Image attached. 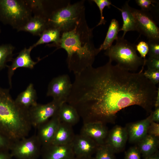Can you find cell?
I'll return each mask as SVG.
<instances>
[{
	"mask_svg": "<svg viewBox=\"0 0 159 159\" xmlns=\"http://www.w3.org/2000/svg\"><path fill=\"white\" fill-rule=\"evenodd\" d=\"M67 102L84 123L108 121L121 110L138 105L151 112L158 92L143 70L132 73L109 60L97 68L90 67L75 74Z\"/></svg>",
	"mask_w": 159,
	"mask_h": 159,
	"instance_id": "1",
	"label": "cell"
},
{
	"mask_svg": "<svg viewBox=\"0 0 159 159\" xmlns=\"http://www.w3.org/2000/svg\"><path fill=\"white\" fill-rule=\"evenodd\" d=\"M93 28L89 27L85 16L72 30L62 33L59 42L55 46L66 51L68 68L75 74L92 66L101 51L93 43Z\"/></svg>",
	"mask_w": 159,
	"mask_h": 159,
	"instance_id": "2",
	"label": "cell"
},
{
	"mask_svg": "<svg viewBox=\"0 0 159 159\" xmlns=\"http://www.w3.org/2000/svg\"><path fill=\"white\" fill-rule=\"evenodd\" d=\"M32 127L28 110L17 105L9 90L0 87V133L14 143L26 137Z\"/></svg>",
	"mask_w": 159,
	"mask_h": 159,
	"instance_id": "3",
	"label": "cell"
},
{
	"mask_svg": "<svg viewBox=\"0 0 159 159\" xmlns=\"http://www.w3.org/2000/svg\"><path fill=\"white\" fill-rule=\"evenodd\" d=\"M84 2L82 0L71 4L70 1H61L47 15L49 28L58 29L61 34L72 30L85 16Z\"/></svg>",
	"mask_w": 159,
	"mask_h": 159,
	"instance_id": "4",
	"label": "cell"
},
{
	"mask_svg": "<svg viewBox=\"0 0 159 159\" xmlns=\"http://www.w3.org/2000/svg\"><path fill=\"white\" fill-rule=\"evenodd\" d=\"M115 44L106 50L104 54L109 60L115 61L122 68L129 71H136L141 66L144 68L145 60L137 54L135 45L123 37H118Z\"/></svg>",
	"mask_w": 159,
	"mask_h": 159,
	"instance_id": "5",
	"label": "cell"
},
{
	"mask_svg": "<svg viewBox=\"0 0 159 159\" xmlns=\"http://www.w3.org/2000/svg\"><path fill=\"white\" fill-rule=\"evenodd\" d=\"M32 12L26 0H0V21L17 31L29 21Z\"/></svg>",
	"mask_w": 159,
	"mask_h": 159,
	"instance_id": "6",
	"label": "cell"
},
{
	"mask_svg": "<svg viewBox=\"0 0 159 159\" xmlns=\"http://www.w3.org/2000/svg\"><path fill=\"white\" fill-rule=\"evenodd\" d=\"M41 147L35 135L13 143L10 152L12 157L16 159H37L41 155Z\"/></svg>",
	"mask_w": 159,
	"mask_h": 159,
	"instance_id": "7",
	"label": "cell"
},
{
	"mask_svg": "<svg viewBox=\"0 0 159 159\" xmlns=\"http://www.w3.org/2000/svg\"><path fill=\"white\" fill-rule=\"evenodd\" d=\"M62 104L53 100L47 104L37 103L30 107L28 111L32 126L37 128L46 122L56 114Z\"/></svg>",
	"mask_w": 159,
	"mask_h": 159,
	"instance_id": "8",
	"label": "cell"
},
{
	"mask_svg": "<svg viewBox=\"0 0 159 159\" xmlns=\"http://www.w3.org/2000/svg\"><path fill=\"white\" fill-rule=\"evenodd\" d=\"M72 84L69 77L64 74L53 78L49 83L47 96L61 104L67 102L71 92Z\"/></svg>",
	"mask_w": 159,
	"mask_h": 159,
	"instance_id": "9",
	"label": "cell"
},
{
	"mask_svg": "<svg viewBox=\"0 0 159 159\" xmlns=\"http://www.w3.org/2000/svg\"><path fill=\"white\" fill-rule=\"evenodd\" d=\"M137 26V31L148 40L159 41V29L148 12L131 8Z\"/></svg>",
	"mask_w": 159,
	"mask_h": 159,
	"instance_id": "10",
	"label": "cell"
},
{
	"mask_svg": "<svg viewBox=\"0 0 159 159\" xmlns=\"http://www.w3.org/2000/svg\"><path fill=\"white\" fill-rule=\"evenodd\" d=\"M41 155L42 159H73L75 157L72 143L64 145L50 144L42 146Z\"/></svg>",
	"mask_w": 159,
	"mask_h": 159,
	"instance_id": "11",
	"label": "cell"
},
{
	"mask_svg": "<svg viewBox=\"0 0 159 159\" xmlns=\"http://www.w3.org/2000/svg\"><path fill=\"white\" fill-rule=\"evenodd\" d=\"M72 144L75 157H77L92 156L99 145L90 138L81 133L75 135Z\"/></svg>",
	"mask_w": 159,
	"mask_h": 159,
	"instance_id": "12",
	"label": "cell"
},
{
	"mask_svg": "<svg viewBox=\"0 0 159 159\" xmlns=\"http://www.w3.org/2000/svg\"><path fill=\"white\" fill-rule=\"evenodd\" d=\"M34 48L32 45L28 48H24L15 58L13 59L11 65L7 66L8 80L10 88L12 87V77L17 68L24 67L32 69L37 63V62L32 59L30 56L31 51Z\"/></svg>",
	"mask_w": 159,
	"mask_h": 159,
	"instance_id": "13",
	"label": "cell"
},
{
	"mask_svg": "<svg viewBox=\"0 0 159 159\" xmlns=\"http://www.w3.org/2000/svg\"><path fill=\"white\" fill-rule=\"evenodd\" d=\"M60 122L57 112L47 121L37 128V135L42 146L51 143Z\"/></svg>",
	"mask_w": 159,
	"mask_h": 159,
	"instance_id": "14",
	"label": "cell"
},
{
	"mask_svg": "<svg viewBox=\"0 0 159 159\" xmlns=\"http://www.w3.org/2000/svg\"><path fill=\"white\" fill-rule=\"evenodd\" d=\"M80 133L90 138L100 145L105 143L108 133L103 123L93 122L84 123Z\"/></svg>",
	"mask_w": 159,
	"mask_h": 159,
	"instance_id": "15",
	"label": "cell"
},
{
	"mask_svg": "<svg viewBox=\"0 0 159 159\" xmlns=\"http://www.w3.org/2000/svg\"><path fill=\"white\" fill-rule=\"evenodd\" d=\"M128 137L127 130L121 126L117 125L108 134L105 143L115 153L123 148Z\"/></svg>",
	"mask_w": 159,
	"mask_h": 159,
	"instance_id": "16",
	"label": "cell"
},
{
	"mask_svg": "<svg viewBox=\"0 0 159 159\" xmlns=\"http://www.w3.org/2000/svg\"><path fill=\"white\" fill-rule=\"evenodd\" d=\"M151 120V114L146 118L130 125L127 130L129 140L139 142L148 134Z\"/></svg>",
	"mask_w": 159,
	"mask_h": 159,
	"instance_id": "17",
	"label": "cell"
},
{
	"mask_svg": "<svg viewBox=\"0 0 159 159\" xmlns=\"http://www.w3.org/2000/svg\"><path fill=\"white\" fill-rule=\"evenodd\" d=\"M48 28L49 26L47 18L41 15H35L17 31H25L33 35L40 36L43 32Z\"/></svg>",
	"mask_w": 159,
	"mask_h": 159,
	"instance_id": "18",
	"label": "cell"
},
{
	"mask_svg": "<svg viewBox=\"0 0 159 159\" xmlns=\"http://www.w3.org/2000/svg\"><path fill=\"white\" fill-rule=\"evenodd\" d=\"M75 135L72 126L60 122L51 144L56 145L70 144Z\"/></svg>",
	"mask_w": 159,
	"mask_h": 159,
	"instance_id": "19",
	"label": "cell"
},
{
	"mask_svg": "<svg viewBox=\"0 0 159 159\" xmlns=\"http://www.w3.org/2000/svg\"><path fill=\"white\" fill-rule=\"evenodd\" d=\"M37 94L32 83H30L25 90L20 93L15 100L20 107L26 110L36 105L37 103Z\"/></svg>",
	"mask_w": 159,
	"mask_h": 159,
	"instance_id": "20",
	"label": "cell"
},
{
	"mask_svg": "<svg viewBox=\"0 0 159 159\" xmlns=\"http://www.w3.org/2000/svg\"><path fill=\"white\" fill-rule=\"evenodd\" d=\"M57 114L61 122L72 126L77 123L80 117L75 108L67 102L60 105Z\"/></svg>",
	"mask_w": 159,
	"mask_h": 159,
	"instance_id": "21",
	"label": "cell"
},
{
	"mask_svg": "<svg viewBox=\"0 0 159 159\" xmlns=\"http://www.w3.org/2000/svg\"><path fill=\"white\" fill-rule=\"evenodd\" d=\"M128 1H126L121 9L117 7L121 12L123 20V25L120 29V31L124 32L122 37H124L126 33L129 31H137L136 22L132 14V8L128 4Z\"/></svg>",
	"mask_w": 159,
	"mask_h": 159,
	"instance_id": "22",
	"label": "cell"
},
{
	"mask_svg": "<svg viewBox=\"0 0 159 159\" xmlns=\"http://www.w3.org/2000/svg\"><path fill=\"white\" fill-rule=\"evenodd\" d=\"M139 142L138 148L140 154L145 157L156 152L159 144L158 138L147 134Z\"/></svg>",
	"mask_w": 159,
	"mask_h": 159,
	"instance_id": "23",
	"label": "cell"
},
{
	"mask_svg": "<svg viewBox=\"0 0 159 159\" xmlns=\"http://www.w3.org/2000/svg\"><path fill=\"white\" fill-rule=\"evenodd\" d=\"M61 36V33L59 29L48 28L41 34L39 39L32 46L34 47L38 45L50 42H53L52 46H55L59 42Z\"/></svg>",
	"mask_w": 159,
	"mask_h": 159,
	"instance_id": "24",
	"label": "cell"
},
{
	"mask_svg": "<svg viewBox=\"0 0 159 159\" xmlns=\"http://www.w3.org/2000/svg\"><path fill=\"white\" fill-rule=\"evenodd\" d=\"M120 29L118 21L115 19H112L104 41L99 48L101 51L102 50H106L112 45L114 41L116 40L118 37V33L120 31Z\"/></svg>",
	"mask_w": 159,
	"mask_h": 159,
	"instance_id": "25",
	"label": "cell"
},
{
	"mask_svg": "<svg viewBox=\"0 0 159 159\" xmlns=\"http://www.w3.org/2000/svg\"><path fill=\"white\" fill-rule=\"evenodd\" d=\"M14 47L9 44L0 45V71L7 66V63L13 59Z\"/></svg>",
	"mask_w": 159,
	"mask_h": 159,
	"instance_id": "26",
	"label": "cell"
},
{
	"mask_svg": "<svg viewBox=\"0 0 159 159\" xmlns=\"http://www.w3.org/2000/svg\"><path fill=\"white\" fill-rule=\"evenodd\" d=\"M115 153L107 144L99 145L95 153V159H115Z\"/></svg>",
	"mask_w": 159,
	"mask_h": 159,
	"instance_id": "27",
	"label": "cell"
},
{
	"mask_svg": "<svg viewBox=\"0 0 159 159\" xmlns=\"http://www.w3.org/2000/svg\"><path fill=\"white\" fill-rule=\"evenodd\" d=\"M97 5L99 8L100 13V19L99 22L96 26L102 24H105L106 21L104 19L103 16V10L105 7L109 8H110V5H112L111 1L109 0H92Z\"/></svg>",
	"mask_w": 159,
	"mask_h": 159,
	"instance_id": "28",
	"label": "cell"
},
{
	"mask_svg": "<svg viewBox=\"0 0 159 159\" xmlns=\"http://www.w3.org/2000/svg\"><path fill=\"white\" fill-rule=\"evenodd\" d=\"M159 41L148 40L149 57L159 59Z\"/></svg>",
	"mask_w": 159,
	"mask_h": 159,
	"instance_id": "29",
	"label": "cell"
},
{
	"mask_svg": "<svg viewBox=\"0 0 159 159\" xmlns=\"http://www.w3.org/2000/svg\"><path fill=\"white\" fill-rule=\"evenodd\" d=\"M145 77L156 85L159 82V70L149 69L143 72Z\"/></svg>",
	"mask_w": 159,
	"mask_h": 159,
	"instance_id": "30",
	"label": "cell"
},
{
	"mask_svg": "<svg viewBox=\"0 0 159 159\" xmlns=\"http://www.w3.org/2000/svg\"><path fill=\"white\" fill-rule=\"evenodd\" d=\"M136 50L140 55V57L145 60L146 55L148 54L149 47L148 43L145 42L141 41L135 45Z\"/></svg>",
	"mask_w": 159,
	"mask_h": 159,
	"instance_id": "31",
	"label": "cell"
},
{
	"mask_svg": "<svg viewBox=\"0 0 159 159\" xmlns=\"http://www.w3.org/2000/svg\"><path fill=\"white\" fill-rule=\"evenodd\" d=\"M136 2L138 5L141 8V10L148 12L151 8V6H155L154 3L156 2L154 0H136Z\"/></svg>",
	"mask_w": 159,
	"mask_h": 159,
	"instance_id": "32",
	"label": "cell"
},
{
	"mask_svg": "<svg viewBox=\"0 0 159 159\" xmlns=\"http://www.w3.org/2000/svg\"><path fill=\"white\" fill-rule=\"evenodd\" d=\"M124 159H141V154L138 148L132 147L129 149L126 153Z\"/></svg>",
	"mask_w": 159,
	"mask_h": 159,
	"instance_id": "33",
	"label": "cell"
},
{
	"mask_svg": "<svg viewBox=\"0 0 159 159\" xmlns=\"http://www.w3.org/2000/svg\"><path fill=\"white\" fill-rule=\"evenodd\" d=\"M145 65H147L148 69L159 70V59L149 57L145 59Z\"/></svg>",
	"mask_w": 159,
	"mask_h": 159,
	"instance_id": "34",
	"label": "cell"
},
{
	"mask_svg": "<svg viewBox=\"0 0 159 159\" xmlns=\"http://www.w3.org/2000/svg\"><path fill=\"white\" fill-rule=\"evenodd\" d=\"M13 143L0 133V150L10 151Z\"/></svg>",
	"mask_w": 159,
	"mask_h": 159,
	"instance_id": "35",
	"label": "cell"
},
{
	"mask_svg": "<svg viewBox=\"0 0 159 159\" xmlns=\"http://www.w3.org/2000/svg\"><path fill=\"white\" fill-rule=\"evenodd\" d=\"M148 134L158 138L159 137V124L151 121L149 126Z\"/></svg>",
	"mask_w": 159,
	"mask_h": 159,
	"instance_id": "36",
	"label": "cell"
},
{
	"mask_svg": "<svg viewBox=\"0 0 159 159\" xmlns=\"http://www.w3.org/2000/svg\"><path fill=\"white\" fill-rule=\"evenodd\" d=\"M151 121L159 123V107L155 108V110L151 113Z\"/></svg>",
	"mask_w": 159,
	"mask_h": 159,
	"instance_id": "37",
	"label": "cell"
},
{
	"mask_svg": "<svg viewBox=\"0 0 159 159\" xmlns=\"http://www.w3.org/2000/svg\"><path fill=\"white\" fill-rule=\"evenodd\" d=\"M9 151L0 150V159H12Z\"/></svg>",
	"mask_w": 159,
	"mask_h": 159,
	"instance_id": "38",
	"label": "cell"
},
{
	"mask_svg": "<svg viewBox=\"0 0 159 159\" xmlns=\"http://www.w3.org/2000/svg\"><path fill=\"white\" fill-rule=\"evenodd\" d=\"M154 106L155 108L159 107V88H158V92Z\"/></svg>",
	"mask_w": 159,
	"mask_h": 159,
	"instance_id": "39",
	"label": "cell"
},
{
	"mask_svg": "<svg viewBox=\"0 0 159 159\" xmlns=\"http://www.w3.org/2000/svg\"><path fill=\"white\" fill-rule=\"evenodd\" d=\"M154 154L145 157V159H159V157L158 153Z\"/></svg>",
	"mask_w": 159,
	"mask_h": 159,
	"instance_id": "40",
	"label": "cell"
},
{
	"mask_svg": "<svg viewBox=\"0 0 159 159\" xmlns=\"http://www.w3.org/2000/svg\"><path fill=\"white\" fill-rule=\"evenodd\" d=\"M73 159H95L92 156L90 157H75Z\"/></svg>",
	"mask_w": 159,
	"mask_h": 159,
	"instance_id": "41",
	"label": "cell"
},
{
	"mask_svg": "<svg viewBox=\"0 0 159 159\" xmlns=\"http://www.w3.org/2000/svg\"><path fill=\"white\" fill-rule=\"evenodd\" d=\"M1 29H0V33H1Z\"/></svg>",
	"mask_w": 159,
	"mask_h": 159,
	"instance_id": "42",
	"label": "cell"
}]
</instances>
